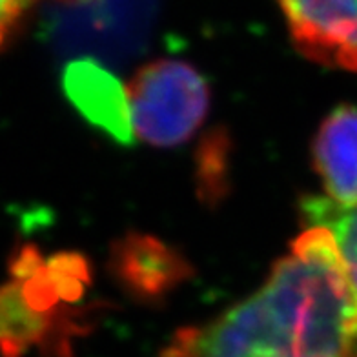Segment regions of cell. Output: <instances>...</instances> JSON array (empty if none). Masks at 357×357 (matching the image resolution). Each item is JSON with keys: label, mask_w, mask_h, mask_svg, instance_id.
Wrapping results in <instances>:
<instances>
[{"label": "cell", "mask_w": 357, "mask_h": 357, "mask_svg": "<svg viewBox=\"0 0 357 357\" xmlns=\"http://www.w3.org/2000/svg\"><path fill=\"white\" fill-rule=\"evenodd\" d=\"M31 0H0V47L4 46L28 11Z\"/></svg>", "instance_id": "cell-9"}, {"label": "cell", "mask_w": 357, "mask_h": 357, "mask_svg": "<svg viewBox=\"0 0 357 357\" xmlns=\"http://www.w3.org/2000/svg\"><path fill=\"white\" fill-rule=\"evenodd\" d=\"M314 166L326 199L357 206V108L339 106L321 124L314 141Z\"/></svg>", "instance_id": "cell-6"}, {"label": "cell", "mask_w": 357, "mask_h": 357, "mask_svg": "<svg viewBox=\"0 0 357 357\" xmlns=\"http://www.w3.org/2000/svg\"><path fill=\"white\" fill-rule=\"evenodd\" d=\"M290 37L306 59L357 71V0H278Z\"/></svg>", "instance_id": "cell-3"}, {"label": "cell", "mask_w": 357, "mask_h": 357, "mask_svg": "<svg viewBox=\"0 0 357 357\" xmlns=\"http://www.w3.org/2000/svg\"><path fill=\"white\" fill-rule=\"evenodd\" d=\"M160 357H357V296L332 234L310 226L259 291L178 330Z\"/></svg>", "instance_id": "cell-1"}, {"label": "cell", "mask_w": 357, "mask_h": 357, "mask_svg": "<svg viewBox=\"0 0 357 357\" xmlns=\"http://www.w3.org/2000/svg\"><path fill=\"white\" fill-rule=\"evenodd\" d=\"M303 215L308 226H323L332 234L357 296V206H339L330 199L308 197L303 201Z\"/></svg>", "instance_id": "cell-8"}, {"label": "cell", "mask_w": 357, "mask_h": 357, "mask_svg": "<svg viewBox=\"0 0 357 357\" xmlns=\"http://www.w3.org/2000/svg\"><path fill=\"white\" fill-rule=\"evenodd\" d=\"M132 130L159 148L186 142L202 124L210 89L197 70L183 61L160 59L142 66L126 86Z\"/></svg>", "instance_id": "cell-2"}, {"label": "cell", "mask_w": 357, "mask_h": 357, "mask_svg": "<svg viewBox=\"0 0 357 357\" xmlns=\"http://www.w3.org/2000/svg\"><path fill=\"white\" fill-rule=\"evenodd\" d=\"M64 91L89 123L115 141H132L128 91L117 77L88 59L70 62L64 71Z\"/></svg>", "instance_id": "cell-5"}, {"label": "cell", "mask_w": 357, "mask_h": 357, "mask_svg": "<svg viewBox=\"0 0 357 357\" xmlns=\"http://www.w3.org/2000/svg\"><path fill=\"white\" fill-rule=\"evenodd\" d=\"M112 270L132 296L144 301L160 299L190 275L186 259L155 237L141 234L126 235L115 245Z\"/></svg>", "instance_id": "cell-4"}, {"label": "cell", "mask_w": 357, "mask_h": 357, "mask_svg": "<svg viewBox=\"0 0 357 357\" xmlns=\"http://www.w3.org/2000/svg\"><path fill=\"white\" fill-rule=\"evenodd\" d=\"M56 330V314L35 305L19 282L11 279L0 287V354L22 357L43 347Z\"/></svg>", "instance_id": "cell-7"}]
</instances>
